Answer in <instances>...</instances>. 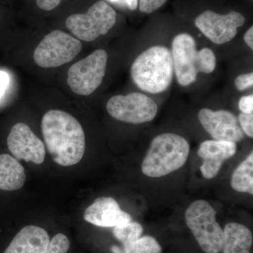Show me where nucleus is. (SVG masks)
<instances>
[{
    "label": "nucleus",
    "instance_id": "obj_1",
    "mask_svg": "<svg viewBox=\"0 0 253 253\" xmlns=\"http://www.w3.org/2000/svg\"><path fill=\"white\" fill-rule=\"evenodd\" d=\"M46 149L55 163L64 167L78 164L85 152V135L81 123L60 110L47 111L42 120Z\"/></svg>",
    "mask_w": 253,
    "mask_h": 253
},
{
    "label": "nucleus",
    "instance_id": "obj_2",
    "mask_svg": "<svg viewBox=\"0 0 253 253\" xmlns=\"http://www.w3.org/2000/svg\"><path fill=\"white\" fill-rule=\"evenodd\" d=\"M131 75L141 90L151 94L166 91L172 83L174 75L170 50L164 46L146 49L131 65Z\"/></svg>",
    "mask_w": 253,
    "mask_h": 253
},
{
    "label": "nucleus",
    "instance_id": "obj_3",
    "mask_svg": "<svg viewBox=\"0 0 253 253\" xmlns=\"http://www.w3.org/2000/svg\"><path fill=\"white\" fill-rule=\"evenodd\" d=\"M190 146L183 136L174 133L159 134L153 139L141 164L149 177L159 178L175 172L185 165Z\"/></svg>",
    "mask_w": 253,
    "mask_h": 253
},
{
    "label": "nucleus",
    "instance_id": "obj_4",
    "mask_svg": "<svg viewBox=\"0 0 253 253\" xmlns=\"http://www.w3.org/2000/svg\"><path fill=\"white\" fill-rule=\"evenodd\" d=\"M171 54L176 80L183 86L195 83L199 73H212L217 64L212 50L204 48L198 51L194 38L186 33H181L174 38Z\"/></svg>",
    "mask_w": 253,
    "mask_h": 253
},
{
    "label": "nucleus",
    "instance_id": "obj_5",
    "mask_svg": "<svg viewBox=\"0 0 253 253\" xmlns=\"http://www.w3.org/2000/svg\"><path fill=\"white\" fill-rule=\"evenodd\" d=\"M216 214L215 210L204 200L194 201L186 211V224L205 253H219L222 249L224 231Z\"/></svg>",
    "mask_w": 253,
    "mask_h": 253
},
{
    "label": "nucleus",
    "instance_id": "obj_6",
    "mask_svg": "<svg viewBox=\"0 0 253 253\" xmlns=\"http://www.w3.org/2000/svg\"><path fill=\"white\" fill-rule=\"evenodd\" d=\"M116 12L104 1L95 3L84 14H73L66 21V27L78 39L94 41L115 26Z\"/></svg>",
    "mask_w": 253,
    "mask_h": 253
},
{
    "label": "nucleus",
    "instance_id": "obj_7",
    "mask_svg": "<svg viewBox=\"0 0 253 253\" xmlns=\"http://www.w3.org/2000/svg\"><path fill=\"white\" fill-rule=\"evenodd\" d=\"M82 43L59 30L44 37L34 51V61L42 68L59 67L72 61L81 51Z\"/></svg>",
    "mask_w": 253,
    "mask_h": 253
},
{
    "label": "nucleus",
    "instance_id": "obj_8",
    "mask_svg": "<svg viewBox=\"0 0 253 253\" xmlns=\"http://www.w3.org/2000/svg\"><path fill=\"white\" fill-rule=\"evenodd\" d=\"M108 54L97 49L71 66L68 70L67 83L73 92L88 96L102 83L106 73Z\"/></svg>",
    "mask_w": 253,
    "mask_h": 253
},
{
    "label": "nucleus",
    "instance_id": "obj_9",
    "mask_svg": "<svg viewBox=\"0 0 253 253\" xmlns=\"http://www.w3.org/2000/svg\"><path fill=\"white\" fill-rule=\"evenodd\" d=\"M106 109L115 119L131 124L150 122L158 113L154 100L139 92L113 96L108 101Z\"/></svg>",
    "mask_w": 253,
    "mask_h": 253
},
{
    "label": "nucleus",
    "instance_id": "obj_10",
    "mask_svg": "<svg viewBox=\"0 0 253 253\" xmlns=\"http://www.w3.org/2000/svg\"><path fill=\"white\" fill-rule=\"evenodd\" d=\"M246 22V18L236 11L227 14L204 11L195 20V25L208 39L217 44L229 42L235 38L238 28Z\"/></svg>",
    "mask_w": 253,
    "mask_h": 253
},
{
    "label": "nucleus",
    "instance_id": "obj_11",
    "mask_svg": "<svg viewBox=\"0 0 253 253\" xmlns=\"http://www.w3.org/2000/svg\"><path fill=\"white\" fill-rule=\"evenodd\" d=\"M7 146L17 160L37 165L44 162L46 155L44 143L25 123H18L13 126L8 136Z\"/></svg>",
    "mask_w": 253,
    "mask_h": 253
},
{
    "label": "nucleus",
    "instance_id": "obj_12",
    "mask_svg": "<svg viewBox=\"0 0 253 253\" xmlns=\"http://www.w3.org/2000/svg\"><path fill=\"white\" fill-rule=\"evenodd\" d=\"M199 120L206 131L215 140L236 143L244 138L238 118L230 111L203 109L199 112Z\"/></svg>",
    "mask_w": 253,
    "mask_h": 253
},
{
    "label": "nucleus",
    "instance_id": "obj_13",
    "mask_svg": "<svg viewBox=\"0 0 253 253\" xmlns=\"http://www.w3.org/2000/svg\"><path fill=\"white\" fill-rule=\"evenodd\" d=\"M237 151L236 143L232 141L207 140L201 143L198 155L204 163L200 168L201 174L206 179L215 177L223 163L235 156Z\"/></svg>",
    "mask_w": 253,
    "mask_h": 253
},
{
    "label": "nucleus",
    "instance_id": "obj_14",
    "mask_svg": "<svg viewBox=\"0 0 253 253\" xmlns=\"http://www.w3.org/2000/svg\"><path fill=\"white\" fill-rule=\"evenodd\" d=\"M84 219L100 227H115L131 221V216L122 211L117 201L111 197L95 200L84 211Z\"/></svg>",
    "mask_w": 253,
    "mask_h": 253
},
{
    "label": "nucleus",
    "instance_id": "obj_15",
    "mask_svg": "<svg viewBox=\"0 0 253 253\" xmlns=\"http://www.w3.org/2000/svg\"><path fill=\"white\" fill-rule=\"evenodd\" d=\"M49 241V234L42 228L26 226L14 236L3 253H45Z\"/></svg>",
    "mask_w": 253,
    "mask_h": 253
},
{
    "label": "nucleus",
    "instance_id": "obj_16",
    "mask_svg": "<svg viewBox=\"0 0 253 253\" xmlns=\"http://www.w3.org/2000/svg\"><path fill=\"white\" fill-rule=\"evenodd\" d=\"M223 231V253H251L253 237L247 226L231 222L226 224Z\"/></svg>",
    "mask_w": 253,
    "mask_h": 253
},
{
    "label": "nucleus",
    "instance_id": "obj_17",
    "mask_svg": "<svg viewBox=\"0 0 253 253\" xmlns=\"http://www.w3.org/2000/svg\"><path fill=\"white\" fill-rule=\"evenodd\" d=\"M26 179L24 168L16 158L0 155V189L13 191L21 189Z\"/></svg>",
    "mask_w": 253,
    "mask_h": 253
},
{
    "label": "nucleus",
    "instance_id": "obj_18",
    "mask_svg": "<svg viewBox=\"0 0 253 253\" xmlns=\"http://www.w3.org/2000/svg\"><path fill=\"white\" fill-rule=\"evenodd\" d=\"M231 186L240 193L253 194V153L244 160L233 172Z\"/></svg>",
    "mask_w": 253,
    "mask_h": 253
},
{
    "label": "nucleus",
    "instance_id": "obj_19",
    "mask_svg": "<svg viewBox=\"0 0 253 253\" xmlns=\"http://www.w3.org/2000/svg\"><path fill=\"white\" fill-rule=\"evenodd\" d=\"M111 251L112 253H162V247L155 238L144 236L122 247L113 246Z\"/></svg>",
    "mask_w": 253,
    "mask_h": 253
},
{
    "label": "nucleus",
    "instance_id": "obj_20",
    "mask_svg": "<svg viewBox=\"0 0 253 253\" xmlns=\"http://www.w3.org/2000/svg\"><path fill=\"white\" fill-rule=\"evenodd\" d=\"M144 228L139 223L129 221L121 225L115 226L113 235L123 245L130 244L142 235Z\"/></svg>",
    "mask_w": 253,
    "mask_h": 253
},
{
    "label": "nucleus",
    "instance_id": "obj_21",
    "mask_svg": "<svg viewBox=\"0 0 253 253\" xmlns=\"http://www.w3.org/2000/svg\"><path fill=\"white\" fill-rule=\"evenodd\" d=\"M70 249V241L63 234L55 235L49 241L45 253H67Z\"/></svg>",
    "mask_w": 253,
    "mask_h": 253
},
{
    "label": "nucleus",
    "instance_id": "obj_22",
    "mask_svg": "<svg viewBox=\"0 0 253 253\" xmlns=\"http://www.w3.org/2000/svg\"><path fill=\"white\" fill-rule=\"evenodd\" d=\"M239 126L241 129L244 131V134L249 136V137H253V113L246 114V113H241L239 118Z\"/></svg>",
    "mask_w": 253,
    "mask_h": 253
},
{
    "label": "nucleus",
    "instance_id": "obj_23",
    "mask_svg": "<svg viewBox=\"0 0 253 253\" xmlns=\"http://www.w3.org/2000/svg\"><path fill=\"white\" fill-rule=\"evenodd\" d=\"M167 0H139V9L141 12L151 14L161 8Z\"/></svg>",
    "mask_w": 253,
    "mask_h": 253
},
{
    "label": "nucleus",
    "instance_id": "obj_24",
    "mask_svg": "<svg viewBox=\"0 0 253 253\" xmlns=\"http://www.w3.org/2000/svg\"><path fill=\"white\" fill-rule=\"evenodd\" d=\"M236 89L239 91H244L253 85V73H249L241 74L235 80Z\"/></svg>",
    "mask_w": 253,
    "mask_h": 253
},
{
    "label": "nucleus",
    "instance_id": "obj_25",
    "mask_svg": "<svg viewBox=\"0 0 253 253\" xmlns=\"http://www.w3.org/2000/svg\"><path fill=\"white\" fill-rule=\"evenodd\" d=\"M239 108L241 113L251 114L253 112V95L242 96L239 100Z\"/></svg>",
    "mask_w": 253,
    "mask_h": 253
},
{
    "label": "nucleus",
    "instance_id": "obj_26",
    "mask_svg": "<svg viewBox=\"0 0 253 253\" xmlns=\"http://www.w3.org/2000/svg\"><path fill=\"white\" fill-rule=\"evenodd\" d=\"M61 0H36L37 5L40 9L44 11H51L61 3Z\"/></svg>",
    "mask_w": 253,
    "mask_h": 253
},
{
    "label": "nucleus",
    "instance_id": "obj_27",
    "mask_svg": "<svg viewBox=\"0 0 253 253\" xmlns=\"http://www.w3.org/2000/svg\"><path fill=\"white\" fill-rule=\"evenodd\" d=\"M9 76L7 73L0 71V99L4 96L9 84Z\"/></svg>",
    "mask_w": 253,
    "mask_h": 253
},
{
    "label": "nucleus",
    "instance_id": "obj_28",
    "mask_svg": "<svg viewBox=\"0 0 253 253\" xmlns=\"http://www.w3.org/2000/svg\"><path fill=\"white\" fill-rule=\"evenodd\" d=\"M109 1L113 3V4L125 6V7L128 8L129 10H132V11L137 8V0H109Z\"/></svg>",
    "mask_w": 253,
    "mask_h": 253
},
{
    "label": "nucleus",
    "instance_id": "obj_29",
    "mask_svg": "<svg viewBox=\"0 0 253 253\" xmlns=\"http://www.w3.org/2000/svg\"><path fill=\"white\" fill-rule=\"evenodd\" d=\"M244 41L248 46L253 49V27L251 26V28L246 31L244 35Z\"/></svg>",
    "mask_w": 253,
    "mask_h": 253
}]
</instances>
